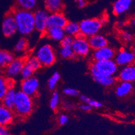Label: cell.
<instances>
[{"instance_id": "6da1fadb", "label": "cell", "mask_w": 135, "mask_h": 135, "mask_svg": "<svg viewBox=\"0 0 135 135\" xmlns=\"http://www.w3.org/2000/svg\"><path fill=\"white\" fill-rule=\"evenodd\" d=\"M12 12L15 18L17 31L20 35L26 37L35 32V26L32 11L14 8Z\"/></svg>"}, {"instance_id": "7a4b0ae2", "label": "cell", "mask_w": 135, "mask_h": 135, "mask_svg": "<svg viewBox=\"0 0 135 135\" xmlns=\"http://www.w3.org/2000/svg\"><path fill=\"white\" fill-rule=\"evenodd\" d=\"M89 70L90 75L93 78L98 76H115L119 67L114 60L92 61Z\"/></svg>"}, {"instance_id": "3957f363", "label": "cell", "mask_w": 135, "mask_h": 135, "mask_svg": "<svg viewBox=\"0 0 135 135\" xmlns=\"http://www.w3.org/2000/svg\"><path fill=\"white\" fill-rule=\"evenodd\" d=\"M35 107L33 97L26 95L20 90L17 91L13 111L15 114L21 118L30 115Z\"/></svg>"}, {"instance_id": "277c9868", "label": "cell", "mask_w": 135, "mask_h": 135, "mask_svg": "<svg viewBox=\"0 0 135 135\" xmlns=\"http://www.w3.org/2000/svg\"><path fill=\"white\" fill-rule=\"evenodd\" d=\"M107 22L106 18H91L81 20L79 22L80 34L86 38L99 33L103 25Z\"/></svg>"}, {"instance_id": "5b68a950", "label": "cell", "mask_w": 135, "mask_h": 135, "mask_svg": "<svg viewBox=\"0 0 135 135\" xmlns=\"http://www.w3.org/2000/svg\"><path fill=\"white\" fill-rule=\"evenodd\" d=\"M35 55L44 67L52 66L57 60L56 51L49 43H44L40 45L36 49Z\"/></svg>"}, {"instance_id": "8992f818", "label": "cell", "mask_w": 135, "mask_h": 135, "mask_svg": "<svg viewBox=\"0 0 135 135\" xmlns=\"http://www.w3.org/2000/svg\"><path fill=\"white\" fill-rule=\"evenodd\" d=\"M75 57H86L91 54V47L89 45L88 38L79 34L78 36L74 37V41L72 45Z\"/></svg>"}, {"instance_id": "52a82bcc", "label": "cell", "mask_w": 135, "mask_h": 135, "mask_svg": "<svg viewBox=\"0 0 135 135\" xmlns=\"http://www.w3.org/2000/svg\"><path fill=\"white\" fill-rule=\"evenodd\" d=\"M40 86V83L36 76L30 77L22 79L20 84V90L26 95L32 97H36L38 94Z\"/></svg>"}, {"instance_id": "ba28073f", "label": "cell", "mask_w": 135, "mask_h": 135, "mask_svg": "<svg viewBox=\"0 0 135 135\" xmlns=\"http://www.w3.org/2000/svg\"><path fill=\"white\" fill-rule=\"evenodd\" d=\"M35 31L44 35L47 28V20L49 13L45 9H37L33 12Z\"/></svg>"}, {"instance_id": "9c48e42d", "label": "cell", "mask_w": 135, "mask_h": 135, "mask_svg": "<svg viewBox=\"0 0 135 135\" xmlns=\"http://www.w3.org/2000/svg\"><path fill=\"white\" fill-rule=\"evenodd\" d=\"M25 64V58L23 57H14L5 68V73L8 78H14L20 76L22 69Z\"/></svg>"}, {"instance_id": "30bf717a", "label": "cell", "mask_w": 135, "mask_h": 135, "mask_svg": "<svg viewBox=\"0 0 135 135\" xmlns=\"http://www.w3.org/2000/svg\"><path fill=\"white\" fill-rule=\"evenodd\" d=\"M2 32L6 37H12L18 32L16 23L12 12L8 13L3 18L2 23Z\"/></svg>"}, {"instance_id": "8fae6325", "label": "cell", "mask_w": 135, "mask_h": 135, "mask_svg": "<svg viewBox=\"0 0 135 135\" xmlns=\"http://www.w3.org/2000/svg\"><path fill=\"white\" fill-rule=\"evenodd\" d=\"M114 60L118 67H123L127 65L134 64L135 58L132 50L128 49H122L115 53Z\"/></svg>"}, {"instance_id": "7c38bea8", "label": "cell", "mask_w": 135, "mask_h": 135, "mask_svg": "<svg viewBox=\"0 0 135 135\" xmlns=\"http://www.w3.org/2000/svg\"><path fill=\"white\" fill-rule=\"evenodd\" d=\"M115 53L116 51L115 49L108 45L105 47L93 51L91 53V58L93 61L114 60Z\"/></svg>"}, {"instance_id": "4fadbf2b", "label": "cell", "mask_w": 135, "mask_h": 135, "mask_svg": "<svg viewBox=\"0 0 135 135\" xmlns=\"http://www.w3.org/2000/svg\"><path fill=\"white\" fill-rule=\"evenodd\" d=\"M117 79L119 81L133 83L135 80V64L123 66L118 70Z\"/></svg>"}, {"instance_id": "5bb4252c", "label": "cell", "mask_w": 135, "mask_h": 135, "mask_svg": "<svg viewBox=\"0 0 135 135\" xmlns=\"http://www.w3.org/2000/svg\"><path fill=\"white\" fill-rule=\"evenodd\" d=\"M68 19L63 12H58L49 14L47 20L48 27L64 28L67 24Z\"/></svg>"}, {"instance_id": "9a60e30c", "label": "cell", "mask_w": 135, "mask_h": 135, "mask_svg": "<svg viewBox=\"0 0 135 135\" xmlns=\"http://www.w3.org/2000/svg\"><path fill=\"white\" fill-rule=\"evenodd\" d=\"M134 0H115L112 5V11L115 15L121 16L131 9Z\"/></svg>"}, {"instance_id": "2e32d148", "label": "cell", "mask_w": 135, "mask_h": 135, "mask_svg": "<svg viewBox=\"0 0 135 135\" xmlns=\"http://www.w3.org/2000/svg\"><path fill=\"white\" fill-rule=\"evenodd\" d=\"M14 118L15 113L13 109L0 103V126H9L13 122Z\"/></svg>"}, {"instance_id": "e0dca14e", "label": "cell", "mask_w": 135, "mask_h": 135, "mask_svg": "<svg viewBox=\"0 0 135 135\" xmlns=\"http://www.w3.org/2000/svg\"><path fill=\"white\" fill-rule=\"evenodd\" d=\"M87 38L89 45L93 51L100 49L109 45L108 38L100 33L96 34L95 35L91 36Z\"/></svg>"}, {"instance_id": "ac0fdd59", "label": "cell", "mask_w": 135, "mask_h": 135, "mask_svg": "<svg viewBox=\"0 0 135 135\" xmlns=\"http://www.w3.org/2000/svg\"><path fill=\"white\" fill-rule=\"evenodd\" d=\"M115 86V94L118 97H124L133 91L134 85L131 82L120 81Z\"/></svg>"}, {"instance_id": "d6986e66", "label": "cell", "mask_w": 135, "mask_h": 135, "mask_svg": "<svg viewBox=\"0 0 135 135\" xmlns=\"http://www.w3.org/2000/svg\"><path fill=\"white\" fill-rule=\"evenodd\" d=\"M44 35L51 40L59 43L66 35L64 28L60 27H48Z\"/></svg>"}, {"instance_id": "ffe728a7", "label": "cell", "mask_w": 135, "mask_h": 135, "mask_svg": "<svg viewBox=\"0 0 135 135\" xmlns=\"http://www.w3.org/2000/svg\"><path fill=\"white\" fill-rule=\"evenodd\" d=\"M45 9L49 14L62 12L64 8L63 0H44Z\"/></svg>"}, {"instance_id": "44dd1931", "label": "cell", "mask_w": 135, "mask_h": 135, "mask_svg": "<svg viewBox=\"0 0 135 135\" xmlns=\"http://www.w3.org/2000/svg\"><path fill=\"white\" fill-rule=\"evenodd\" d=\"M16 88H9L8 89L6 94L3 96L2 100V103L7 108L13 109L14 105V102L16 95Z\"/></svg>"}, {"instance_id": "7402d4cb", "label": "cell", "mask_w": 135, "mask_h": 135, "mask_svg": "<svg viewBox=\"0 0 135 135\" xmlns=\"http://www.w3.org/2000/svg\"><path fill=\"white\" fill-rule=\"evenodd\" d=\"M94 81H95L101 86L103 87H111L116 84L117 78L115 76H98L92 78Z\"/></svg>"}, {"instance_id": "603a6c76", "label": "cell", "mask_w": 135, "mask_h": 135, "mask_svg": "<svg viewBox=\"0 0 135 135\" xmlns=\"http://www.w3.org/2000/svg\"><path fill=\"white\" fill-rule=\"evenodd\" d=\"M16 8L32 11L37 8L38 0H14Z\"/></svg>"}, {"instance_id": "cb8c5ba5", "label": "cell", "mask_w": 135, "mask_h": 135, "mask_svg": "<svg viewBox=\"0 0 135 135\" xmlns=\"http://www.w3.org/2000/svg\"><path fill=\"white\" fill-rule=\"evenodd\" d=\"M66 35L75 37L80 34L79 23L74 21H68L67 24L64 27Z\"/></svg>"}, {"instance_id": "d4e9b609", "label": "cell", "mask_w": 135, "mask_h": 135, "mask_svg": "<svg viewBox=\"0 0 135 135\" xmlns=\"http://www.w3.org/2000/svg\"><path fill=\"white\" fill-rule=\"evenodd\" d=\"M14 57V55L11 51L0 49V68H5Z\"/></svg>"}, {"instance_id": "484cf974", "label": "cell", "mask_w": 135, "mask_h": 135, "mask_svg": "<svg viewBox=\"0 0 135 135\" xmlns=\"http://www.w3.org/2000/svg\"><path fill=\"white\" fill-rule=\"evenodd\" d=\"M28 48V41L25 37H22L18 39L14 45V51L18 54H25Z\"/></svg>"}, {"instance_id": "4316f807", "label": "cell", "mask_w": 135, "mask_h": 135, "mask_svg": "<svg viewBox=\"0 0 135 135\" xmlns=\"http://www.w3.org/2000/svg\"><path fill=\"white\" fill-rule=\"evenodd\" d=\"M25 64L31 68L35 72L40 70L42 67L41 62L35 55H30L25 58Z\"/></svg>"}, {"instance_id": "83f0119b", "label": "cell", "mask_w": 135, "mask_h": 135, "mask_svg": "<svg viewBox=\"0 0 135 135\" xmlns=\"http://www.w3.org/2000/svg\"><path fill=\"white\" fill-rule=\"evenodd\" d=\"M60 80H61V76L59 72L57 71L54 72L47 80V87L49 91H55Z\"/></svg>"}, {"instance_id": "f1b7e54d", "label": "cell", "mask_w": 135, "mask_h": 135, "mask_svg": "<svg viewBox=\"0 0 135 135\" xmlns=\"http://www.w3.org/2000/svg\"><path fill=\"white\" fill-rule=\"evenodd\" d=\"M58 55L61 58L65 59V60L73 59L75 57L72 47L60 46L58 49Z\"/></svg>"}, {"instance_id": "f546056e", "label": "cell", "mask_w": 135, "mask_h": 135, "mask_svg": "<svg viewBox=\"0 0 135 135\" xmlns=\"http://www.w3.org/2000/svg\"><path fill=\"white\" fill-rule=\"evenodd\" d=\"M60 102H61V97H60V93L55 90L53 91L50 99H49V108L54 111L57 110L60 106Z\"/></svg>"}, {"instance_id": "4dcf8cb0", "label": "cell", "mask_w": 135, "mask_h": 135, "mask_svg": "<svg viewBox=\"0 0 135 135\" xmlns=\"http://www.w3.org/2000/svg\"><path fill=\"white\" fill-rule=\"evenodd\" d=\"M9 89L8 84V77L0 74V101H2L3 96Z\"/></svg>"}, {"instance_id": "1f68e13d", "label": "cell", "mask_w": 135, "mask_h": 135, "mask_svg": "<svg viewBox=\"0 0 135 135\" xmlns=\"http://www.w3.org/2000/svg\"><path fill=\"white\" fill-rule=\"evenodd\" d=\"M62 92H63L64 95L70 97H78L79 95H80V93L76 89L73 87H70V86L64 88Z\"/></svg>"}, {"instance_id": "d6a6232c", "label": "cell", "mask_w": 135, "mask_h": 135, "mask_svg": "<svg viewBox=\"0 0 135 135\" xmlns=\"http://www.w3.org/2000/svg\"><path fill=\"white\" fill-rule=\"evenodd\" d=\"M34 72L31 68L28 67L27 65L25 64V66H23L21 72H20V77H21L22 80V79H26V78H28L34 75Z\"/></svg>"}, {"instance_id": "836d02e7", "label": "cell", "mask_w": 135, "mask_h": 135, "mask_svg": "<svg viewBox=\"0 0 135 135\" xmlns=\"http://www.w3.org/2000/svg\"><path fill=\"white\" fill-rule=\"evenodd\" d=\"M120 37L122 39L123 41H124L125 43H131L133 40V35L131 32H129L128 31H122L120 33Z\"/></svg>"}, {"instance_id": "e575fe53", "label": "cell", "mask_w": 135, "mask_h": 135, "mask_svg": "<svg viewBox=\"0 0 135 135\" xmlns=\"http://www.w3.org/2000/svg\"><path fill=\"white\" fill-rule=\"evenodd\" d=\"M74 41V37L69 35H65L61 41L60 42V46H68L71 47Z\"/></svg>"}, {"instance_id": "d590c367", "label": "cell", "mask_w": 135, "mask_h": 135, "mask_svg": "<svg viewBox=\"0 0 135 135\" xmlns=\"http://www.w3.org/2000/svg\"><path fill=\"white\" fill-rule=\"evenodd\" d=\"M87 104L91 106L93 109H99V108L103 107V103L101 101H99L96 99H94L92 98H89V101L87 102Z\"/></svg>"}, {"instance_id": "8d00e7d4", "label": "cell", "mask_w": 135, "mask_h": 135, "mask_svg": "<svg viewBox=\"0 0 135 135\" xmlns=\"http://www.w3.org/2000/svg\"><path fill=\"white\" fill-rule=\"evenodd\" d=\"M57 121H58L59 124L60 126H64V125L67 124L68 122H69V117L67 114H61L59 115Z\"/></svg>"}, {"instance_id": "74e56055", "label": "cell", "mask_w": 135, "mask_h": 135, "mask_svg": "<svg viewBox=\"0 0 135 135\" xmlns=\"http://www.w3.org/2000/svg\"><path fill=\"white\" fill-rule=\"evenodd\" d=\"M79 109L81 111H83V112H91L93 108L89 104H87V103H81L79 105Z\"/></svg>"}, {"instance_id": "f35d334b", "label": "cell", "mask_w": 135, "mask_h": 135, "mask_svg": "<svg viewBox=\"0 0 135 135\" xmlns=\"http://www.w3.org/2000/svg\"><path fill=\"white\" fill-rule=\"evenodd\" d=\"M76 6L78 8L82 9V8H84L86 6L88 2L87 0H76Z\"/></svg>"}, {"instance_id": "ab89813d", "label": "cell", "mask_w": 135, "mask_h": 135, "mask_svg": "<svg viewBox=\"0 0 135 135\" xmlns=\"http://www.w3.org/2000/svg\"><path fill=\"white\" fill-rule=\"evenodd\" d=\"M0 135H12L7 126H0Z\"/></svg>"}, {"instance_id": "60d3db41", "label": "cell", "mask_w": 135, "mask_h": 135, "mask_svg": "<svg viewBox=\"0 0 135 135\" xmlns=\"http://www.w3.org/2000/svg\"><path fill=\"white\" fill-rule=\"evenodd\" d=\"M124 25H125V24L123 21H118L116 24V26H118V28H122L124 27Z\"/></svg>"}, {"instance_id": "b9f144b4", "label": "cell", "mask_w": 135, "mask_h": 135, "mask_svg": "<svg viewBox=\"0 0 135 135\" xmlns=\"http://www.w3.org/2000/svg\"><path fill=\"white\" fill-rule=\"evenodd\" d=\"M131 25H132V26H135V18H132V20H131Z\"/></svg>"}, {"instance_id": "7bdbcfd3", "label": "cell", "mask_w": 135, "mask_h": 135, "mask_svg": "<svg viewBox=\"0 0 135 135\" xmlns=\"http://www.w3.org/2000/svg\"><path fill=\"white\" fill-rule=\"evenodd\" d=\"M132 53H133V55H134V58H135V45H134L133 48H132Z\"/></svg>"}, {"instance_id": "ee69618b", "label": "cell", "mask_w": 135, "mask_h": 135, "mask_svg": "<svg viewBox=\"0 0 135 135\" xmlns=\"http://www.w3.org/2000/svg\"><path fill=\"white\" fill-rule=\"evenodd\" d=\"M134 82H135V80H134Z\"/></svg>"}]
</instances>
